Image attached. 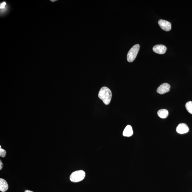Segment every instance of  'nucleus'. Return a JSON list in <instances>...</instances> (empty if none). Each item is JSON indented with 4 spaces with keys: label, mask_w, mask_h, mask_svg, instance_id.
Masks as SVG:
<instances>
[{
    "label": "nucleus",
    "mask_w": 192,
    "mask_h": 192,
    "mask_svg": "<svg viewBox=\"0 0 192 192\" xmlns=\"http://www.w3.org/2000/svg\"><path fill=\"white\" fill-rule=\"evenodd\" d=\"M112 94L111 90L105 87L101 88L99 91L98 97L102 100L103 103L106 105H108L111 102Z\"/></svg>",
    "instance_id": "obj_1"
},
{
    "label": "nucleus",
    "mask_w": 192,
    "mask_h": 192,
    "mask_svg": "<svg viewBox=\"0 0 192 192\" xmlns=\"http://www.w3.org/2000/svg\"><path fill=\"white\" fill-rule=\"evenodd\" d=\"M85 175L86 174L84 171L76 170L71 174L70 176V180L72 182H79L84 179Z\"/></svg>",
    "instance_id": "obj_2"
},
{
    "label": "nucleus",
    "mask_w": 192,
    "mask_h": 192,
    "mask_svg": "<svg viewBox=\"0 0 192 192\" xmlns=\"http://www.w3.org/2000/svg\"><path fill=\"white\" fill-rule=\"evenodd\" d=\"M140 46L139 44H135L129 50L127 55V61L132 62L136 59L137 55L139 51Z\"/></svg>",
    "instance_id": "obj_3"
},
{
    "label": "nucleus",
    "mask_w": 192,
    "mask_h": 192,
    "mask_svg": "<svg viewBox=\"0 0 192 192\" xmlns=\"http://www.w3.org/2000/svg\"><path fill=\"white\" fill-rule=\"evenodd\" d=\"M158 23L160 27L164 31H168L171 30V24L169 21L161 19L158 21Z\"/></svg>",
    "instance_id": "obj_4"
},
{
    "label": "nucleus",
    "mask_w": 192,
    "mask_h": 192,
    "mask_svg": "<svg viewBox=\"0 0 192 192\" xmlns=\"http://www.w3.org/2000/svg\"><path fill=\"white\" fill-rule=\"evenodd\" d=\"M170 86L168 83H164L160 85L157 89L158 93L163 94L167 93L170 91Z\"/></svg>",
    "instance_id": "obj_5"
},
{
    "label": "nucleus",
    "mask_w": 192,
    "mask_h": 192,
    "mask_svg": "<svg viewBox=\"0 0 192 192\" xmlns=\"http://www.w3.org/2000/svg\"><path fill=\"white\" fill-rule=\"evenodd\" d=\"M167 48L163 44H158L154 46L153 48L154 52L159 54H164L166 52Z\"/></svg>",
    "instance_id": "obj_6"
},
{
    "label": "nucleus",
    "mask_w": 192,
    "mask_h": 192,
    "mask_svg": "<svg viewBox=\"0 0 192 192\" xmlns=\"http://www.w3.org/2000/svg\"><path fill=\"white\" fill-rule=\"evenodd\" d=\"M176 131L179 134H184L188 132L189 131V128L185 124L181 123L177 126Z\"/></svg>",
    "instance_id": "obj_7"
},
{
    "label": "nucleus",
    "mask_w": 192,
    "mask_h": 192,
    "mask_svg": "<svg viewBox=\"0 0 192 192\" xmlns=\"http://www.w3.org/2000/svg\"><path fill=\"white\" fill-rule=\"evenodd\" d=\"M133 134V131L132 127L130 125H127L124 129L123 135L124 137H130Z\"/></svg>",
    "instance_id": "obj_8"
},
{
    "label": "nucleus",
    "mask_w": 192,
    "mask_h": 192,
    "mask_svg": "<svg viewBox=\"0 0 192 192\" xmlns=\"http://www.w3.org/2000/svg\"><path fill=\"white\" fill-rule=\"evenodd\" d=\"M8 188V183L5 180L3 179H0V190L3 192L7 191Z\"/></svg>",
    "instance_id": "obj_9"
},
{
    "label": "nucleus",
    "mask_w": 192,
    "mask_h": 192,
    "mask_svg": "<svg viewBox=\"0 0 192 192\" xmlns=\"http://www.w3.org/2000/svg\"><path fill=\"white\" fill-rule=\"evenodd\" d=\"M157 114L160 118L165 119L168 117L169 113L168 110L162 109L159 110L158 111Z\"/></svg>",
    "instance_id": "obj_10"
},
{
    "label": "nucleus",
    "mask_w": 192,
    "mask_h": 192,
    "mask_svg": "<svg viewBox=\"0 0 192 192\" xmlns=\"http://www.w3.org/2000/svg\"><path fill=\"white\" fill-rule=\"evenodd\" d=\"M186 108L188 113L192 114V101H190L186 103Z\"/></svg>",
    "instance_id": "obj_11"
},
{
    "label": "nucleus",
    "mask_w": 192,
    "mask_h": 192,
    "mask_svg": "<svg viewBox=\"0 0 192 192\" xmlns=\"http://www.w3.org/2000/svg\"><path fill=\"white\" fill-rule=\"evenodd\" d=\"M6 151L4 149L1 148V146H0V156L1 157H5L6 155Z\"/></svg>",
    "instance_id": "obj_12"
},
{
    "label": "nucleus",
    "mask_w": 192,
    "mask_h": 192,
    "mask_svg": "<svg viewBox=\"0 0 192 192\" xmlns=\"http://www.w3.org/2000/svg\"><path fill=\"white\" fill-rule=\"evenodd\" d=\"M7 5L5 1H4L3 2H2L0 5V8H1V9H4L5 8V7H6Z\"/></svg>",
    "instance_id": "obj_13"
},
{
    "label": "nucleus",
    "mask_w": 192,
    "mask_h": 192,
    "mask_svg": "<svg viewBox=\"0 0 192 192\" xmlns=\"http://www.w3.org/2000/svg\"><path fill=\"white\" fill-rule=\"evenodd\" d=\"M3 167V163L2 162L1 160L0 161V170H1L2 169Z\"/></svg>",
    "instance_id": "obj_14"
},
{
    "label": "nucleus",
    "mask_w": 192,
    "mask_h": 192,
    "mask_svg": "<svg viewBox=\"0 0 192 192\" xmlns=\"http://www.w3.org/2000/svg\"><path fill=\"white\" fill-rule=\"evenodd\" d=\"M24 192H33V191H30V190H26Z\"/></svg>",
    "instance_id": "obj_15"
},
{
    "label": "nucleus",
    "mask_w": 192,
    "mask_h": 192,
    "mask_svg": "<svg viewBox=\"0 0 192 192\" xmlns=\"http://www.w3.org/2000/svg\"><path fill=\"white\" fill-rule=\"evenodd\" d=\"M56 0H55V1H51L52 2H54V1H56Z\"/></svg>",
    "instance_id": "obj_16"
}]
</instances>
